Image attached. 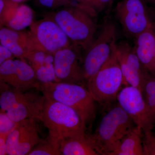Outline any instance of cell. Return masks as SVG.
Listing matches in <instances>:
<instances>
[{"label": "cell", "instance_id": "5b68a950", "mask_svg": "<svg viewBox=\"0 0 155 155\" xmlns=\"http://www.w3.org/2000/svg\"><path fill=\"white\" fill-rule=\"evenodd\" d=\"M52 19L80 48L86 50L93 42L95 24L91 15L80 7L62 9L53 15Z\"/></svg>", "mask_w": 155, "mask_h": 155}, {"label": "cell", "instance_id": "603a6c76", "mask_svg": "<svg viewBox=\"0 0 155 155\" xmlns=\"http://www.w3.org/2000/svg\"><path fill=\"white\" fill-rule=\"evenodd\" d=\"M19 4L11 0H0V21L1 25H5L14 16Z\"/></svg>", "mask_w": 155, "mask_h": 155}, {"label": "cell", "instance_id": "1f68e13d", "mask_svg": "<svg viewBox=\"0 0 155 155\" xmlns=\"http://www.w3.org/2000/svg\"><path fill=\"white\" fill-rule=\"evenodd\" d=\"M146 1L155 6V0H146Z\"/></svg>", "mask_w": 155, "mask_h": 155}, {"label": "cell", "instance_id": "52a82bcc", "mask_svg": "<svg viewBox=\"0 0 155 155\" xmlns=\"http://www.w3.org/2000/svg\"><path fill=\"white\" fill-rule=\"evenodd\" d=\"M116 26L106 22L97 38L86 50L81 66L84 81H87L107 61L116 45Z\"/></svg>", "mask_w": 155, "mask_h": 155}, {"label": "cell", "instance_id": "30bf717a", "mask_svg": "<svg viewBox=\"0 0 155 155\" xmlns=\"http://www.w3.org/2000/svg\"><path fill=\"white\" fill-rule=\"evenodd\" d=\"M0 82L8 84L22 91L35 88L40 82L30 64L24 59H12L0 65Z\"/></svg>", "mask_w": 155, "mask_h": 155}, {"label": "cell", "instance_id": "4fadbf2b", "mask_svg": "<svg viewBox=\"0 0 155 155\" xmlns=\"http://www.w3.org/2000/svg\"><path fill=\"white\" fill-rule=\"evenodd\" d=\"M80 49L72 44L54 54V67L58 82L79 84L84 81L79 64Z\"/></svg>", "mask_w": 155, "mask_h": 155}, {"label": "cell", "instance_id": "ffe728a7", "mask_svg": "<svg viewBox=\"0 0 155 155\" xmlns=\"http://www.w3.org/2000/svg\"><path fill=\"white\" fill-rule=\"evenodd\" d=\"M141 91L150 118L154 125L155 124V76L145 72L142 85Z\"/></svg>", "mask_w": 155, "mask_h": 155}, {"label": "cell", "instance_id": "cb8c5ba5", "mask_svg": "<svg viewBox=\"0 0 155 155\" xmlns=\"http://www.w3.org/2000/svg\"><path fill=\"white\" fill-rule=\"evenodd\" d=\"M142 139L143 155H155V135L152 130L143 132Z\"/></svg>", "mask_w": 155, "mask_h": 155}, {"label": "cell", "instance_id": "f1b7e54d", "mask_svg": "<svg viewBox=\"0 0 155 155\" xmlns=\"http://www.w3.org/2000/svg\"><path fill=\"white\" fill-rule=\"evenodd\" d=\"M8 134H0V155H7L6 143Z\"/></svg>", "mask_w": 155, "mask_h": 155}, {"label": "cell", "instance_id": "8992f818", "mask_svg": "<svg viewBox=\"0 0 155 155\" xmlns=\"http://www.w3.org/2000/svg\"><path fill=\"white\" fill-rule=\"evenodd\" d=\"M116 46V43L107 61L87 81V88L96 101L106 103L114 100L123 84Z\"/></svg>", "mask_w": 155, "mask_h": 155}, {"label": "cell", "instance_id": "3957f363", "mask_svg": "<svg viewBox=\"0 0 155 155\" xmlns=\"http://www.w3.org/2000/svg\"><path fill=\"white\" fill-rule=\"evenodd\" d=\"M0 84L1 110L16 122L27 119L40 121L45 101L43 95L25 92L3 82Z\"/></svg>", "mask_w": 155, "mask_h": 155}, {"label": "cell", "instance_id": "4316f807", "mask_svg": "<svg viewBox=\"0 0 155 155\" xmlns=\"http://www.w3.org/2000/svg\"><path fill=\"white\" fill-rule=\"evenodd\" d=\"M15 56L11 51L4 46L0 45V65L8 60L14 59Z\"/></svg>", "mask_w": 155, "mask_h": 155}, {"label": "cell", "instance_id": "484cf974", "mask_svg": "<svg viewBox=\"0 0 155 155\" xmlns=\"http://www.w3.org/2000/svg\"><path fill=\"white\" fill-rule=\"evenodd\" d=\"M79 3V7L92 15L96 13L94 7L95 0H76Z\"/></svg>", "mask_w": 155, "mask_h": 155}, {"label": "cell", "instance_id": "6da1fadb", "mask_svg": "<svg viewBox=\"0 0 155 155\" xmlns=\"http://www.w3.org/2000/svg\"><path fill=\"white\" fill-rule=\"evenodd\" d=\"M40 121L48 128V139L59 147L65 139L86 135V124L76 111L45 97Z\"/></svg>", "mask_w": 155, "mask_h": 155}, {"label": "cell", "instance_id": "d4e9b609", "mask_svg": "<svg viewBox=\"0 0 155 155\" xmlns=\"http://www.w3.org/2000/svg\"><path fill=\"white\" fill-rule=\"evenodd\" d=\"M17 122H14L5 111L0 112V134H8L13 130Z\"/></svg>", "mask_w": 155, "mask_h": 155}, {"label": "cell", "instance_id": "836d02e7", "mask_svg": "<svg viewBox=\"0 0 155 155\" xmlns=\"http://www.w3.org/2000/svg\"><path fill=\"white\" fill-rule=\"evenodd\" d=\"M154 75V76H155V73L154 75Z\"/></svg>", "mask_w": 155, "mask_h": 155}, {"label": "cell", "instance_id": "8fae6325", "mask_svg": "<svg viewBox=\"0 0 155 155\" xmlns=\"http://www.w3.org/2000/svg\"><path fill=\"white\" fill-rule=\"evenodd\" d=\"M118 104L143 131L152 130L150 118L142 93L137 87L127 85L117 95Z\"/></svg>", "mask_w": 155, "mask_h": 155}, {"label": "cell", "instance_id": "7c38bea8", "mask_svg": "<svg viewBox=\"0 0 155 155\" xmlns=\"http://www.w3.org/2000/svg\"><path fill=\"white\" fill-rule=\"evenodd\" d=\"M36 121L35 119H27L17 122L7 137V155H28L41 141Z\"/></svg>", "mask_w": 155, "mask_h": 155}, {"label": "cell", "instance_id": "e0dca14e", "mask_svg": "<svg viewBox=\"0 0 155 155\" xmlns=\"http://www.w3.org/2000/svg\"><path fill=\"white\" fill-rule=\"evenodd\" d=\"M60 151L63 155H100L91 136L65 139L60 142Z\"/></svg>", "mask_w": 155, "mask_h": 155}, {"label": "cell", "instance_id": "d6986e66", "mask_svg": "<svg viewBox=\"0 0 155 155\" xmlns=\"http://www.w3.org/2000/svg\"><path fill=\"white\" fill-rule=\"evenodd\" d=\"M34 11L29 6L19 5L13 17L6 23V27L17 31H22L33 23Z\"/></svg>", "mask_w": 155, "mask_h": 155}, {"label": "cell", "instance_id": "5bb4252c", "mask_svg": "<svg viewBox=\"0 0 155 155\" xmlns=\"http://www.w3.org/2000/svg\"><path fill=\"white\" fill-rule=\"evenodd\" d=\"M117 58L123 78V84L137 87L141 91L142 85L146 70L136 54L135 50L127 43L116 46Z\"/></svg>", "mask_w": 155, "mask_h": 155}, {"label": "cell", "instance_id": "9a60e30c", "mask_svg": "<svg viewBox=\"0 0 155 155\" xmlns=\"http://www.w3.org/2000/svg\"><path fill=\"white\" fill-rule=\"evenodd\" d=\"M1 45L8 49L16 58L24 59L37 49L29 32L17 31L8 27H1Z\"/></svg>", "mask_w": 155, "mask_h": 155}, {"label": "cell", "instance_id": "ba28073f", "mask_svg": "<svg viewBox=\"0 0 155 155\" xmlns=\"http://www.w3.org/2000/svg\"><path fill=\"white\" fill-rule=\"evenodd\" d=\"M29 33L37 49L53 55L73 44L52 18L33 22Z\"/></svg>", "mask_w": 155, "mask_h": 155}, {"label": "cell", "instance_id": "83f0119b", "mask_svg": "<svg viewBox=\"0 0 155 155\" xmlns=\"http://www.w3.org/2000/svg\"><path fill=\"white\" fill-rule=\"evenodd\" d=\"M114 0H95L94 11L96 12H100L109 7Z\"/></svg>", "mask_w": 155, "mask_h": 155}, {"label": "cell", "instance_id": "f546056e", "mask_svg": "<svg viewBox=\"0 0 155 155\" xmlns=\"http://www.w3.org/2000/svg\"><path fill=\"white\" fill-rule=\"evenodd\" d=\"M68 0H39L42 5L48 8H52L58 2H64Z\"/></svg>", "mask_w": 155, "mask_h": 155}, {"label": "cell", "instance_id": "ac0fdd59", "mask_svg": "<svg viewBox=\"0 0 155 155\" xmlns=\"http://www.w3.org/2000/svg\"><path fill=\"white\" fill-rule=\"evenodd\" d=\"M142 129L136 126L108 153L107 155H143Z\"/></svg>", "mask_w": 155, "mask_h": 155}, {"label": "cell", "instance_id": "44dd1931", "mask_svg": "<svg viewBox=\"0 0 155 155\" xmlns=\"http://www.w3.org/2000/svg\"><path fill=\"white\" fill-rule=\"evenodd\" d=\"M38 80L40 83L58 82L56 77L54 61H48L34 69Z\"/></svg>", "mask_w": 155, "mask_h": 155}, {"label": "cell", "instance_id": "7402d4cb", "mask_svg": "<svg viewBox=\"0 0 155 155\" xmlns=\"http://www.w3.org/2000/svg\"><path fill=\"white\" fill-rule=\"evenodd\" d=\"M62 155L60 147L50 141L48 139L41 140L28 153V155Z\"/></svg>", "mask_w": 155, "mask_h": 155}, {"label": "cell", "instance_id": "7a4b0ae2", "mask_svg": "<svg viewBox=\"0 0 155 155\" xmlns=\"http://www.w3.org/2000/svg\"><path fill=\"white\" fill-rule=\"evenodd\" d=\"M38 90L45 97L74 109L86 125L94 119L96 101L83 85L62 82L40 83Z\"/></svg>", "mask_w": 155, "mask_h": 155}, {"label": "cell", "instance_id": "d6a6232c", "mask_svg": "<svg viewBox=\"0 0 155 155\" xmlns=\"http://www.w3.org/2000/svg\"><path fill=\"white\" fill-rule=\"evenodd\" d=\"M153 28L155 30V22H153Z\"/></svg>", "mask_w": 155, "mask_h": 155}, {"label": "cell", "instance_id": "9c48e42d", "mask_svg": "<svg viewBox=\"0 0 155 155\" xmlns=\"http://www.w3.org/2000/svg\"><path fill=\"white\" fill-rule=\"evenodd\" d=\"M116 8L117 17L130 35L136 37L145 31L153 28L143 0H122Z\"/></svg>", "mask_w": 155, "mask_h": 155}, {"label": "cell", "instance_id": "277c9868", "mask_svg": "<svg viewBox=\"0 0 155 155\" xmlns=\"http://www.w3.org/2000/svg\"><path fill=\"white\" fill-rule=\"evenodd\" d=\"M136 126L131 117L118 105L103 116L95 133L91 136L100 154L107 155Z\"/></svg>", "mask_w": 155, "mask_h": 155}, {"label": "cell", "instance_id": "4dcf8cb0", "mask_svg": "<svg viewBox=\"0 0 155 155\" xmlns=\"http://www.w3.org/2000/svg\"><path fill=\"white\" fill-rule=\"evenodd\" d=\"M14 2L19 4V3L22 2H25V1H28V0H11Z\"/></svg>", "mask_w": 155, "mask_h": 155}, {"label": "cell", "instance_id": "2e32d148", "mask_svg": "<svg viewBox=\"0 0 155 155\" xmlns=\"http://www.w3.org/2000/svg\"><path fill=\"white\" fill-rule=\"evenodd\" d=\"M134 49L142 66L147 72L155 73V30L145 31L136 37Z\"/></svg>", "mask_w": 155, "mask_h": 155}]
</instances>
